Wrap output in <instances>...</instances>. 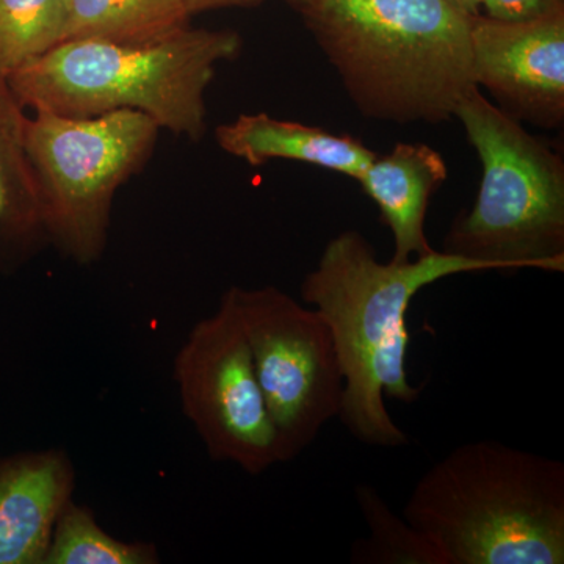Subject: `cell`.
<instances>
[{
    "label": "cell",
    "instance_id": "2",
    "mask_svg": "<svg viewBox=\"0 0 564 564\" xmlns=\"http://www.w3.org/2000/svg\"><path fill=\"white\" fill-rule=\"evenodd\" d=\"M369 120L451 121L475 87L470 14L451 0H292Z\"/></svg>",
    "mask_w": 564,
    "mask_h": 564
},
{
    "label": "cell",
    "instance_id": "16",
    "mask_svg": "<svg viewBox=\"0 0 564 564\" xmlns=\"http://www.w3.org/2000/svg\"><path fill=\"white\" fill-rule=\"evenodd\" d=\"M355 499L369 534L352 543V564H444L425 534L393 513L372 485H356Z\"/></svg>",
    "mask_w": 564,
    "mask_h": 564
},
{
    "label": "cell",
    "instance_id": "14",
    "mask_svg": "<svg viewBox=\"0 0 564 564\" xmlns=\"http://www.w3.org/2000/svg\"><path fill=\"white\" fill-rule=\"evenodd\" d=\"M184 0H68L62 41L148 44L191 28Z\"/></svg>",
    "mask_w": 564,
    "mask_h": 564
},
{
    "label": "cell",
    "instance_id": "5",
    "mask_svg": "<svg viewBox=\"0 0 564 564\" xmlns=\"http://www.w3.org/2000/svg\"><path fill=\"white\" fill-rule=\"evenodd\" d=\"M481 165L473 209L463 212L443 250L496 272H564V162L558 152L485 98L477 87L454 111Z\"/></svg>",
    "mask_w": 564,
    "mask_h": 564
},
{
    "label": "cell",
    "instance_id": "15",
    "mask_svg": "<svg viewBox=\"0 0 564 564\" xmlns=\"http://www.w3.org/2000/svg\"><path fill=\"white\" fill-rule=\"evenodd\" d=\"M159 558L154 544L111 536L91 508L69 499L52 527L43 564H158Z\"/></svg>",
    "mask_w": 564,
    "mask_h": 564
},
{
    "label": "cell",
    "instance_id": "12",
    "mask_svg": "<svg viewBox=\"0 0 564 564\" xmlns=\"http://www.w3.org/2000/svg\"><path fill=\"white\" fill-rule=\"evenodd\" d=\"M223 151L251 166L272 161L302 162L359 181L378 152L361 140L337 135L303 122L278 120L269 113H243L215 129Z\"/></svg>",
    "mask_w": 564,
    "mask_h": 564
},
{
    "label": "cell",
    "instance_id": "9",
    "mask_svg": "<svg viewBox=\"0 0 564 564\" xmlns=\"http://www.w3.org/2000/svg\"><path fill=\"white\" fill-rule=\"evenodd\" d=\"M475 87L519 122L555 131L564 124V11L508 22L470 14Z\"/></svg>",
    "mask_w": 564,
    "mask_h": 564
},
{
    "label": "cell",
    "instance_id": "20",
    "mask_svg": "<svg viewBox=\"0 0 564 564\" xmlns=\"http://www.w3.org/2000/svg\"><path fill=\"white\" fill-rule=\"evenodd\" d=\"M451 2L466 14L481 13V0H451Z\"/></svg>",
    "mask_w": 564,
    "mask_h": 564
},
{
    "label": "cell",
    "instance_id": "8",
    "mask_svg": "<svg viewBox=\"0 0 564 564\" xmlns=\"http://www.w3.org/2000/svg\"><path fill=\"white\" fill-rule=\"evenodd\" d=\"M182 413L210 459L261 475L280 463L276 434L229 292L193 325L173 362Z\"/></svg>",
    "mask_w": 564,
    "mask_h": 564
},
{
    "label": "cell",
    "instance_id": "7",
    "mask_svg": "<svg viewBox=\"0 0 564 564\" xmlns=\"http://www.w3.org/2000/svg\"><path fill=\"white\" fill-rule=\"evenodd\" d=\"M228 292L250 345L280 463L293 462L343 410V364L332 328L317 310L274 285H232Z\"/></svg>",
    "mask_w": 564,
    "mask_h": 564
},
{
    "label": "cell",
    "instance_id": "18",
    "mask_svg": "<svg viewBox=\"0 0 564 564\" xmlns=\"http://www.w3.org/2000/svg\"><path fill=\"white\" fill-rule=\"evenodd\" d=\"M558 11L564 0H481V14L499 21H532Z\"/></svg>",
    "mask_w": 564,
    "mask_h": 564
},
{
    "label": "cell",
    "instance_id": "11",
    "mask_svg": "<svg viewBox=\"0 0 564 564\" xmlns=\"http://www.w3.org/2000/svg\"><path fill=\"white\" fill-rule=\"evenodd\" d=\"M447 177L443 155L425 143H397L367 166L358 182L392 234V262L413 261L434 251L425 234L426 210Z\"/></svg>",
    "mask_w": 564,
    "mask_h": 564
},
{
    "label": "cell",
    "instance_id": "17",
    "mask_svg": "<svg viewBox=\"0 0 564 564\" xmlns=\"http://www.w3.org/2000/svg\"><path fill=\"white\" fill-rule=\"evenodd\" d=\"M68 0H0V84L62 43Z\"/></svg>",
    "mask_w": 564,
    "mask_h": 564
},
{
    "label": "cell",
    "instance_id": "13",
    "mask_svg": "<svg viewBox=\"0 0 564 564\" xmlns=\"http://www.w3.org/2000/svg\"><path fill=\"white\" fill-rule=\"evenodd\" d=\"M24 109L0 84V273H13L50 245L25 152Z\"/></svg>",
    "mask_w": 564,
    "mask_h": 564
},
{
    "label": "cell",
    "instance_id": "4",
    "mask_svg": "<svg viewBox=\"0 0 564 564\" xmlns=\"http://www.w3.org/2000/svg\"><path fill=\"white\" fill-rule=\"evenodd\" d=\"M242 46L237 32L193 28L148 44L68 40L22 66L7 85L24 110L77 118L135 110L161 131L199 141L217 66Z\"/></svg>",
    "mask_w": 564,
    "mask_h": 564
},
{
    "label": "cell",
    "instance_id": "3",
    "mask_svg": "<svg viewBox=\"0 0 564 564\" xmlns=\"http://www.w3.org/2000/svg\"><path fill=\"white\" fill-rule=\"evenodd\" d=\"M402 516L444 564H563L564 464L499 441L462 444L422 475Z\"/></svg>",
    "mask_w": 564,
    "mask_h": 564
},
{
    "label": "cell",
    "instance_id": "6",
    "mask_svg": "<svg viewBox=\"0 0 564 564\" xmlns=\"http://www.w3.org/2000/svg\"><path fill=\"white\" fill-rule=\"evenodd\" d=\"M159 132L158 122L135 110L84 118L33 111L25 118L41 220L63 258L79 265L102 258L115 195L147 165Z\"/></svg>",
    "mask_w": 564,
    "mask_h": 564
},
{
    "label": "cell",
    "instance_id": "1",
    "mask_svg": "<svg viewBox=\"0 0 564 564\" xmlns=\"http://www.w3.org/2000/svg\"><path fill=\"white\" fill-rule=\"evenodd\" d=\"M480 272L496 269L437 250L413 261L380 262L372 243L355 229L323 248L317 267L304 276L302 300L332 328L345 381L337 419L359 443L383 448L410 443L384 400L414 403L422 395L408 378L411 302L434 282Z\"/></svg>",
    "mask_w": 564,
    "mask_h": 564
},
{
    "label": "cell",
    "instance_id": "19",
    "mask_svg": "<svg viewBox=\"0 0 564 564\" xmlns=\"http://www.w3.org/2000/svg\"><path fill=\"white\" fill-rule=\"evenodd\" d=\"M261 2H263V0H184V6L188 14L193 17V14L203 13V11L226 9V7L256 6V3ZM282 2L289 6L292 0H282Z\"/></svg>",
    "mask_w": 564,
    "mask_h": 564
},
{
    "label": "cell",
    "instance_id": "10",
    "mask_svg": "<svg viewBox=\"0 0 564 564\" xmlns=\"http://www.w3.org/2000/svg\"><path fill=\"white\" fill-rule=\"evenodd\" d=\"M74 488L76 469L61 448L0 458V564H43L52 527Z\"/></svg>",
    "mask_w": 564,
    "mask_h": 564
}]
</instances>
